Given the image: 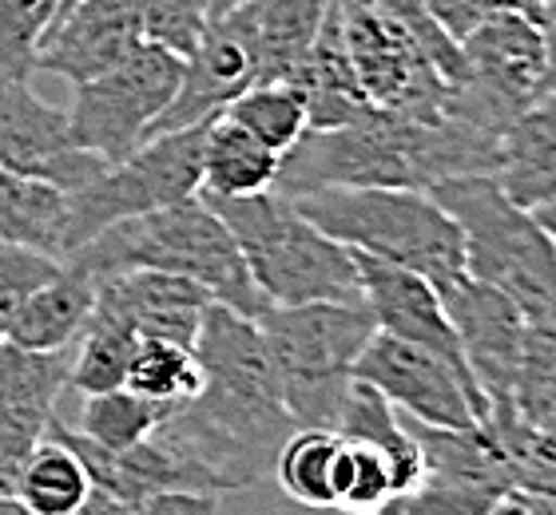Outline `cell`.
Returning a JSON list of instances; mask_svg holds the SVG:
<instances>
[{
	"label": "cell",
	"instance_id": "cell-6",
	"mask_svg": "<svg viewBox=\"0 0 556 515\" xmlns=\"http://www.w3.org/2000/svg\"><path fill=\"white\" fill-rule=\"evenodd\" d=\"M429 195L465 234V274L505 289L525 321L556 318V246L493 175H465L438 183Z\"/></svg>",
	"mask_w": 556,
	"mask_h": 515
},
{
	"label": "cell",
	"instance_id": "cell-7",
	"mask_svg": "<svg viewBox=\"0 0 556 515\" xmlns=\"http://www.w3.org/2000/svg\"><path fill=\"white\" fill-rule=\"evenodd\" d=\"M255 321L294 428H334L358 357L374 337L366 306H267Z\"/></svg>",
	"mask_w": 556,
	"mask_h": 515
},
{
	"label": "cell",
	"instance_id": "cell-24",
	"mask_svg": "<svg viewBox=\"0 0 556 515\" xmlns=\"http://www.w3.org/2000/svg\"><path fill=\"white\" fill-rule=\"evenodd\" d=\"M278 167H282V155L263 147L255 136H247L243 127L231 124L227 115H215L207 124V139H203L199 195H263V191H275Z\"/></svg>",
	"mask_w": 556,
	"mask_h": 515
},
{
	"label": "cell",
	"instance_id": "cell-32",
	"mask_svg": "<svg viewBox=\"0 0 556 515\" xmlns=\"http://www.w3.org/2000/svg\"><path fill=\"white\" fill-rule=\"evenodd\" d=\"M124 389H131L136 397H148V401L172 404V409L195 401L199 389H203V369L195 361V349L160 342V337H139Z\"/></svg>",
	"mask_w": 556,
	"mask_h": 515
},
{
	"label": "cell",
	"instance_id": "cell-35",
	"mask_svg": "<svg viewBox=\"0 0 556 515\" xmlns=\"http://www.w3.org/2000/svg\"><path fill=\"white\" fill-rule=\"evenodd\" d=\"M513 404L521 412H533V416L556 409V318L529 321Z\"/></svg>",
	"mask_w": 556,
	"mask_h": 515
},
{
	"label": "cell",
	"instance_id": "cell-15",
	"mask_svg": "<svg viewBox=\"0 0 556 515\" xmlns=\"http://www.w3.org/2000/svg\"><path fill=\"white\" fill-rule=\"evenodd\" d=\"M354 258H358V270H362V306L374 318V330L390 333L397 342L417 345V349L438 353L462 377L473 381V373L465 365L462 342H457L450 313H445V301H441V289L429 278L414 274V270H402V266L378 262V258H366V254H354Z\"/></svg>",
	"mask_w": 556,
	"mask_h": 515
},
{
	"label": "cell",
	"instance_id": "cell-17",
	"mask_svg": "<svg viewBox=\"0 0 556 515\" xmlns=\"http://www.w3.org/2000/svg\"><path fill=\"white\" fill-rule=\"evenodd\" d=\"M96 313L128 325L136 337H160L175 345H195L207 309L215 306L211 294L195 282L163 270H128V274L92 278Z\"/></svg>",
	"mask_w": 556,
	"mask_h": 515
},
{
	"label": "cell",
	"instance_id": "cell-34",
	"mask_svg": "<svg viewBox=\"0 0 556 515\" xmlns=\"http://www.w3.org/2000/svg\"><path fill=\"white\" fill-rule=\"evenodd\" d=\"M394 495L397 488L390 460L370 445L342 440L334 460V504L350 507V512H378Z\"/></svg>",
	"mask_w": 556,
	"mask_h": 515
},
{
	"label": "cell",
	"instance_id": "cell-19",
	"mask_svg": "<svg viewBox=\"0 0 556 515\" xmlns=\"http://www.w3.org/2000/svg\"><path fill=\"white\" fill-rule=\"evenodd\" d=\"M493 179L521 210L556 198V92L536 95L509 124Z\"/></svg>",
	"mask_w": 556,
	"mask_h": 515
},
{
	"label": "cell",
	"instance_id": "cell-33",
	"mask_svg": "<svg viewBox=\"0 0 556 515\" xmlns=\"http://www.w3.org/2000/svg\"><path fill=\"white\" fill-rule=\"evenodd\" d=\"M60 16V0H0V83H28L36 52Z\"/></svg>",
	"mask_w": 556,
	"mask_h": 515
},
{
	"label": "cell",
	"instance_id": "cell-3",
	"mask_svg": "<svg viewBox=\"0 0 556 515\" xmlns=\"http://www.w3.org/2000/svg\"><path fill=\"white\" fill-rule=\"evenodd\" d=\"M64 262L84 270L88 278L163 270V274H179L203 286L215 306H227L243 318H258L267 309L243 262V250L235 246L219 215L199 195L151 210V215L124 218L88 239L80 250H72Z\"/></svg>",
	"mask_w": 556,
	"mask_h": 515
},
{
	"label": "cell",
	"instance_id": "cell-42",
	"mask_svg": "<svg viewBox=\"0 0 556 515\" xmlns=\"http://www.w3.org/2000/svg\"><path fill=\"white\" fill-rule=\"evenodd\" d=\"M139 507L124 504V500H116V495H108L100 492V488H92V492L84 495V504L80 507H72L68 515H136Z\"/></svg>",
	"mask_w": 556,
	"mask_h": 515
},
{
	"label": "cell",
	"instance_id": "cell-2",
	"mask_svg": "<svg viewBox=\"0 0 556 515\" xmlns=\"http://www.w3.org/2000/svg\"><path fill=\"white\" fill-rule=\"evenodd\" d=\"M501 139L450 112L397 115L374 107L358 124L306 131L282 155L275 191L302 198L323 186H406L433 191L465 175H497Z\"/></svg>",
	"mask_w": 556,
	"mask_h": 515
},
{
	"label": "cell",
	"instance_id": "cell-31",
	"mask_svg": "<svg viewBox=\"0 0 556 515\" xmlns=\"http://www.w3.org/2000/svg\"><path fill=\"white\" fill-rule=\"evenodd\" d=\"M136 333L119 321L92 313L88 330L76 345H72V373L68 389L80 397H96V392H116L128 385V365L136 353Z\"/></svg>",
	"mask_w": 556,
	"mask_h": 515
},
{
	"label": "cell",
	"instance_id": "cell-20",
	"mask_svg": "<svg viewBox=\"0 0 556 515\" xmlns=\"http://www.w3.org/2000/svg\"><path fill=\"white\" fill-rule=\"evenodd\" d=\"M92 313H96V282L84 270L64 262V270L52 282H45L33 298L16 309L4 342L21 345V349H36V353L72 349L84 337Z\"/></svg>",
	"mask_w": 556,
	"mask_h": 515
},
{
	"label": "cell",
	"instance_id": "cell-9",
	"mask_svg": "<svg viewBox=\"0 0 556 515\" xmlns=\"http://www.w3.org/2000/svg\"><path fill=\"white\" fill-rule=\"evenodd\" d=\"M179 80H184V56L143 40L116 68L76 88L68 107L72 143L92 151L108 167L124 163L151 139V127L160 124V115L175 100Z\"/></svg>",
	"mask_w": 556,
	"mask_h": 515
},
{
	"label": "cell",
	"instance_id": "cell-37",
	"mask_svg": "<svg viewBox=\"0 0 556 515\" xmlns=\"http://www.w3.org/2000/svg\"><path fill=\"white\" fill-rule=\"evenodd\" d=\"M143 40L160 44L175 56H191L211 24L207 0H136Z\"/></svg>",
	"mask_w": 556,
	"mask_h": 515
},
{
	"label": "cell",
	"instance_id": "cell-14",
	"mask_svg": "<svg viewBox=\"0 0 556 515\" xmlns=\"http://www.w3.org/2000/svg\"><path fill=\"white\" fill-rule=\"evenodd\" d=\"M258 80H263V68H258V48L251 28H247V16L239 9L215 16L199 48L184 60L179 92L160 115V124L151 127V136L207 124V119L227 112L247 88H255Z\"/></svg>",
	"mask_w": 556,
	"mask_h": 515
},
{
	"label": "cell",
	"instance_id": "cell-46",
	"mask_svg": "<svg viewBox=\"0 0 556 515\" xmlns=\"http://www.w3.org/2000/svg\"><path fill=\"white\" fill-rule=\"evenodd\" d=\"M282 515H378V512H350V507H338V504H330V507H299V504H290Z\"/></svg>",
	"mask_w": 556,
	"mask_h": 515
},
{
	"label": "cell",
	"instance_id": "cell-47",
	"mask_svg": "<svg viewBox=\"0 0 556 515\" xmlns=\"http://www.w3.org/2000/svg\"><path fill=\"white\" fill-rule=\"evenodd\" d=\"M247 0H207V12H211V21L215 16H227V12H235V9H243Z\"/></svg>",
	"mask_w": 556,
	"mask_h": 515
},
{
	"label": "cell",
	"instance_id": "cell-43",
	"mask_svg": "<svg viewBox=\"0 0 556 515\" xmlns=\"http://www.w3.org/2000/svg\"><path fill=\"white\" fill-rule=\"evenodd\" d=\"M541 33H545V92H556V16L541 24Z\"/></svg>",
	"mask_w": 556,
	"mask_h": 515
},
{
	"label": "cell",
	"instance_id": "cell-21",
	"mask_svg": "<svg viewBox=\"0 0 556 515\" xmlns=\"http://www.w3.org/2000/svg\"><path fill=\"white\" fill-rule=\"evenodd\" d=\"M481 424L497 445L513 492L556 495V409L533 416L513 401L489 404Z\"/></svg>",
	"mask_w": 556,
	"mask_h": 515
},
{
	"label": "cell",
	"instance_id": "cell-10",
	"mask_svg": "<svg viewBox=\"0 0 556 515\" xmlns=\"http://www.w3.org/2000/svg\"><path fill=\"white\" fill-rule=\"evenodd\" d=\"M465 76L450 92V112L493 139L545 95V33L517 9H497L462 40Z\"/></svg>",
	"mask_w": 556,
	"mask_h": 515
},
{
	"label": "cell",
	"instance_id": "cell-28",
	"mask_svg": "<svg viewBox=\"0 0 556 515\" xmlns=\"http://www.w3.org/2000/svg\"><path fill=\"white\" fill-rule=\"evenodd\" d=\"M227 119L239 124L247 136H255L263 147H270L275 155H287L306 131H311V112L306 100L290 80H270L247 88L239 100L227 107Z\"/></svg>",
	"mask_w": 556,
	"mask_h": 515
},
{
	"label": "cell",
	"instance_id": "cell-27",
	"mask_svg": "<svg viewBox=\"0 0 556 515\" xmlns=\"http://www.w3.org/2000/svg\"><path fill=\"white\" fill-rule=\"evenodd\" d=\"M72 349L36 353L12 342H0V409L33 412L52 421L60 392L68 389Z\"/></svg>",
	"mask_w": 556,
	"mask_h": 515
},
{
	"label": "cell",
	"instance_id": "cell-48",
	"mask_svg": "<svg viewBox=\"0 0 556 515\" xmlns=\"http://www.w3.org/2000/svg\"><path fill=\"white\" fill-rule=\"evenodd\" d=\"M0 515H33L16 495H0Z\"/></svg>",
	"mask_w": 556,
	"mask_h": 515
},
{
	"label": "cell",
	"instance_id": "cell-44",
	"mask_svg": "<svg viewBox=\"0 0 556 515\" xmlns=\"http://www.w3.org/2000/svg\"><path fill=\"white\" fill-rule=\"evenodd\" d=\"M489 515H536L533 504H529V495L525 492H505L497 504L489 507Z\"/></svg>",
	"mask_w": 556,
	"mask_h": 515
},
{
	"label": "cell",
	"instance_id": "cell-45",
	"mask_svg": "<svg viewBox=\"0 0 556 515\" xmlns=\"http://www.w3.org/2000/svg\"><path fill=\"white\" fill-rule=\"evenodd\" d=\"M533 218H536V227L548 234V242L556 246V198H553V203H545V206H536Z\"/></svg>",
	"mask_w": 556,
	"mask_h": 515
},
{
	"label": "cell",
	"instance_id": "cell-41",
	"mask_svg": "<svg viewBox=\"0 0 556 515\" xmlns=\"http://www.w3.org/2000/svg\"><path fill=\"white\" fill-rule=\"evenodd\" d=\"M136 515H227L223 495L211 492H160L143 500Z\"/></svg>",
	"mask_w": 556,
	"mask_h": 515
},
{
	"label": "cell",
	"instance_id": "cell-1",
	"mask_svg": "<svg viewBox=\"0 0 556 515\" xmlns=\"http://www.w3.org/2000/svg\"><path fill=\"white\" fill-rule=\"evenodd\" d=\"M203 389L155 428L187 480V492L227 495L275 468L282 440L294 433L270 349L255 318L211 306L195 337Z\"/></svg>",
	"mask_w": 556,
	"mask_h": 515
},
{
	"label": "cell",
	"instance_id": "cell-38",
	"mask_svg": "<svg viewBox=\"0 0 556 515\" xmlns=\"http://www.w3.org/2000/svg\"><path fill=\"white\" fill-rule=\"evenodd\" d=\"M60 270H64V262L52 258V254L0 242V342H4L12 318H16V309L33 298L45 282H52Z\"/></svg>",
	"mask_w": 556,
	"mask_h": 515
},
{
	"label": "cell",
	"instance_id": "cell-18",
	"mask_svg": "<svg viewBox=\"0 0 556 515\" xmlns=\"http://www.w3.org/2000/svg\"><path fill=\"white\" fill-rule=\"evenodd\" d=\"M306 100L311 112V131H330V127L358 124L362 115L374 112V103L362 92L354 64H350L346 40H342V21H338V0L330 16H326L323 33L314 40L299 68L287 76Z\"/></svg>",
	"mask_w": 556,
	"mask_h": 515
},
{
	"label": "cell",
	"instance_id": "cell-36",
	"mask_svg": "<svg viewBox=\"0 0 556 515\" xmlns=\"http://www.w3.org/2000/svg\"><path fill=\"white\" fill-rule=\"evenodd\" d=\"M497 500V492H485V488H473V484L421 476L409 492L386 500L378 507V515H489V507Z\"/></svg>",
	"mask_w": 556,
	"mask_h": 515
},
{
	"label": "cell",
	"instance_id": "cell-5",
	"mask_svg": "<svg viewBox=\"0 0 556 515\" xmlns=\"http://www.w3.org/2000/svg\"><path fill=\"white\" fill-rule=\"evenodd\" d=\"M306 222L354 254L402 266L445 286L465 274V234L429 191L406 186H323L290 198Z\"/></svg>",
	"mask_w": 556,
	"mask_h": 515
},
{
	"label": "cell",
	"instance_id": "cell-12",
	"mask_svg": "<svg viewBox=\"0 0 556 515\" xmlns=\"http://www.w3.org/2000/svg\"><path fill=\"white\" fill-rule=\"evenodd\" d=\"M0 167L76 195L108 171L104 159L72 143L64 107H52L28 83H0Z\"/></svg>",
	"mask_w": 556,
	"mask_h": 515
},
{
	"label": "cell",
	"instance_id": "cell-40",
	"mask_svg": "<svg viewBox=\"0 0 556 515\" xmlns=\"http://www.w3.org/2000/svg\"><path fill=\"white\" fill-rule=\"evenodd\" d=\"M429 12V21L438 24L441 33L462 44L465 36L481 28L497 9H505L501 0H417Z\"/></svg>",
	"mask_w": 556,
	"mask_h": 515
},
{
	"label": "cell",
	"instance_id": "cell-13",
	"mask_svg": "<svg viewBox=\"0 0 556 515\" xmlns=\"http://www.w3.org/2000/svg\"><path fill=\"white\" fill-rule=\"evenodd\" d=\"M441 289L450 325L462 342L465 365L481 385L489 404L513 401L517 389V369H521V349H525V330L529 321L517 309V301L505 289L489 286L473 274L450 278Z\"/></svg>",
	"mask_w": 556,
	"mask_h": 515
},
{
	"label": "cell",
	"instance_id": "cell-4",
	"mask_svg": "<svg viewBox=\"0 0 556 515\" xmlns=\"http://www.w3.org/2000/svg\"><path fill=\"white\" fill-rule=\"evenodd\" d=\"M219 215L267 306H362V270L350 246L306 222L278 191L239 198L199 195Z\"/></svg>",
	"mask_w": 556,
	"mask_h": 515
},
{
	"label": "cell",
	"instance_id": "cell-23",
	"mask_svg": "<svg viewBox=\"0 0 556 515\" xmlns=\"http://www.w3.org/2000/svg\"><path fill=\"white\" fill-rule=\"evenodd\" d=\"M330 9H334V0H247L239 12L247 16V28L255 36L258 68H263L258 83L287 80L290 72L299 68L323 33Z\"/></svg>",
	"mask_w": 556,
	"mask_h": 515
},
{
	"label": "cell",
	"instance_id": "cell-22",
	"mask_svg": "<svg viewBox=\"0 0 556 515\" xmlns=\"http://www.w3.org/2000/svg\"><path fill=\"white\" fill-rule=\"evenodd\" d=\"M334 433L342 440H358V445L378 448L390 468H394V488L397 495L409 492L421 476H426V460H421V448H417V436L409 433V424L402 421V412L386 401L382 392L366 385V381L354 377V385L342 397V409H338Z\"/></svg>",
	"mask_w": 556,
	"mask_h": 515
},
{
	"label": "cell",
	"instance_id": "cell-29",
	"mask_svg": "<svg viewBox=\"0 0 556 515\" xmlns=\"http://www.w3.org/2000/svg\"><path fill=\"white\" fill-rule=\"evenodd\" d=\"M88 492H92V480H88L84 460L52 436L40 440L16 484V500L33 515H68L72 507L84 504Z\"/></svg>",
	"mask_w": 556,
	"mask_h": 515
},
{
	"label": "cell",
	"instance_id": "cell-30",
	"mask_svg": "<svg viewBox=\"0 0 556 515\" xmlns=\"http://www.w3.org/2000/svg\"><path fill=\"white\" fill-rule=\"evenodd\" d=\"M172 412V404L136 397L131 389L96 392V397H84L80 421L72 424V428L88 436L92 445L108 448V452H128V448L143 445Z\"/></svg>",
	"mask_w": 556,
	"mask_h": 515
},
{
	"label": "cell",
	"instance_id": "cell-11",
	"mask_svg": "<svg viewBox=\"0 0 556 515\" xmlns=\"http://www.w3.org/2000/svg\"><path fill=\"white\" fill-rule=\"evenodd\" d=\"M354 377L374 385L406 421L426 428H473L489 416L485 392L469 377H462L450 361L409 342H397L382 330H374V337L366 342Z\"/></svg>",
	"mask_w": 556,
	"mask_h": 515
},
{
	"label": "cell",
	"instance_id": "cell-39",
	"mask_svg": "<svg viewBox=\"0 0 556 515\" xmlns=\"http://www.w3.org/2000/svg\"><path fill=\"white\" fill-rule=\"evenodd\" d=\"M45 433H48L45 416L0 409V495H16L24 464L33 460V452L40 448Z\"/></svg>",
	"mask_w": 556,
	"mask_h": 515
},
{
	"label": "cell",
	"instance_id": "cell-49",
	"mask_svg": "<svg viewBox=\"0 0 556 515\" xmlns=\"http://www.w3.org/2000/svg\"><path fill=\"white\" fill-rule=\"evenodd\" d=\"M72 4H80V0H60V16H64V12H68ZM60 16H56V21H60Z\"/></svg>",
	"mask_w": 556,
	"mask_h": 515
},
{
	"label": "cell",
	"instance_id": "cell-26",
	"mask_svg": "<svg viewBox=\"0 0 556 515\" xmlns=\"http://www.w3.org/2000/svg\"><path fill=\"white\" fill-rule=\"evenodd\" d=\"M342 436L334 428H294L275 456V480L290 504L330 507L334 504V460Z\"/></svg>",
	"mask_w": 556,
	"mask_h": 515
},
{
	"label": "cell",
	"instance_id": "cell-8",
	"mask_svg": "<svg viewBox=\"0 0 556 515\" xmlns=\"http://www.w3.org/2000/svg\"><path fill=\"white\" fill-rule=\"evenodd\" d=\"M207 124L151 136L124 163L108 167L96 183L68 195L64 258L72 250H80L88 239H96L100 230L124 222V218H139V215H151V210H163V206L184 203V198H195L199 179H203V139H207Z\"/></svg>",
	"mask_w": 556,
	"mask_h": 515
},
{
	"label": "cell",
	"instance_id": "cell-16",
	"mask_svg": "<svg viewBox=\"0 0 556 515\" xmlns=\"http://www.w3.org/2000/svg\"><path fill=\"white\" fill-rule=\"evenodd\" d=\"M139 44H143V21L136 0H80L45 36L36 52V72L80 88L116 68Z\"/></svg>",
	"mask_w": 556,
	"mask_h": 515
},
{
	"label": "cell",
	"instance_id": "cell-25",
	"mask_svg": "<svg viewBox=\"0 0 556 515\" xmlns=\"http://www.w3.org/2000/svg\"><path fill=\"white\" fill-rule=\"evenodd\" d=\"M68 239V195L52 183L24 179L0 167V242L52 254L64 262Z\"/></svg>",
	"mask_w": 556,
	"mask_h": 515
}]
</instances>
